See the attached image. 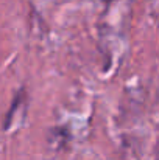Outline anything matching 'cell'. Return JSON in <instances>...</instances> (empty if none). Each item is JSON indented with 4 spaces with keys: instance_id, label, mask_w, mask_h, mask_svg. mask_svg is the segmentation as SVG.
Returning <instances> with one entry per match:
<instances>
[]
</instances>
